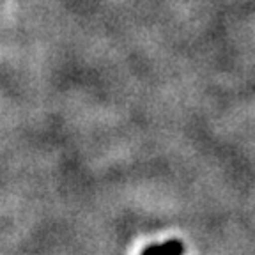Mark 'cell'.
<instances>
[{
	"label": "cell",
	"instance_id": "1",
	"mask_svg": "<svg viewBox=\"0 0 255 255\" xmlns=\"http://www.w3.org/2000/svg\"><path fill=\"white\" fill-rule=\"evenodd\" d=\"M161 250L175 252V254H183L184 247L179 243V241H168V243H165V245H156V247L143 248V254H156V252H161Z\"/></svg>",
	"mask_w": 255,
	"mask_h": 255
}]
</instances>
